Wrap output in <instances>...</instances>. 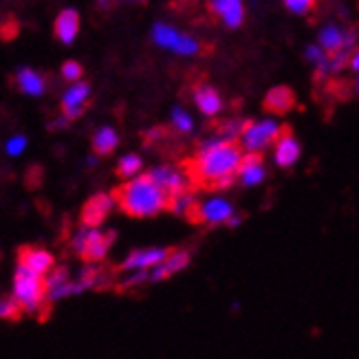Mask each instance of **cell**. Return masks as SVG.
Returning a JSON list of instances; mask_svg holds the SVG:
<instances>
[{
	"label": "cell",
	"instance_id": "6da1fadb",
	"mask_svg": "<svg viewBox=\"0 0 359 359\" xmlns=\"http://www.w3.org/2000/svg\"><path fill=\"white\" fill-rule=\"evenodd\" d=\"M243 161V150L236 142L223 139L221 135L205 139L196 157L187 165L192 181L203 187H214V190H225L236 181L238 165Z\"/></svg>",
	"mask_w": 359,
	"mask_h": 359
},
{
	"label": "cell",
	"instance_id": "7a4b0ae2",
	"mask_svg": "<svg viewBox=\"0 0 359 359\" xmlns=\"http://www.w3.org/2000/svg\"><path fill=\"white\" fill-rule=\"evenodd\" d=\"M115 203L128 216L148 218L168 210L170 194L150 175L133 177L113 192Z\"/></svg>",
	"mask_w": 359,
	"mask_h": 359
},
{
	"label": "cell",
	"instance_id": "3957f363",
	"mask_svg": "<svg viewBox=\"0 0 359 359\" xmlns=\"http://www.w3.org/2000/svg\"><path fill=\"white\" fill-rule=\"evenodd\" d=\"M13 295L22 302L27 313H36L40 304L44 302V298L49 295L44 276L18 264V269H15V276H13Z\"/></svg>",
	"mask_w": 359,
	"mask_h": 359
},
{
	"label": "cell",
	"instance_id": "277c9868",
	"mask_svg": "<svg viewBox=\"0 0 359 359\" xmlns=\"http://www.w3.org/2000/svg\"><path fill=\"white\" fill-rule=\"evenodd\" d=\"M280 135H283V126L276 119H258V121H247L238 142L241 148H245L247 152H262L271 144H276Z\"/></svg>",
	"mask_w": 359,
	"mask_h": 359
},
{
	"label": "cell",
	"instance_id": "5b68a950",
	"mask_svg": "<svg viewBox=\"0 0 359 359\" xmlns=\"http://www.w3.org/2000/svg\"><path fill=\"white\" fill-rule=\"evenodd\" d=\"M113 241H115V231L104 233L97 227H86L75 233L73 249H75V254L84 258L86 262H97L106 256Z\"/></svg>",
	"mask_w": 359,
	"mask_h": 359
},
{
	"label": "cell",
	"instance_id": "8992f818",
	"mask_svg": "<svg viewBox=\"0 0 359 359\" xmlns=\"http://www.w3.org/2000/svg\"><path fill=\"white\" fill-rule=\"evenodd\" d=\"M152 40L154 44H159L161 49L175 51L177 55H196L201 51V44L192 36H185L165 22H157L152 27Z\"/></svg>",
	"mask_w": 359,
	"mask_h": 359
},
{
	"label": "cell",
	"instance_id": "52a82bcc",
	"mask_svg": "<svg viewBox=\"0 0 359 359\" xmlns=\"http://www.w3.org/2000/svg\"><path fill=\"white\" fill-rule=\"evenodd\" d=\"M231 216H233L231 203L223 196H214V198H208L205 203H198L192 214V221L205 223V225H227Z\"/></svg>",
	"mask_w": 359,
	"mask_h": 359
},
{
	"label": "cell",
	"instance_id": "ba28073f",
	"mask_svg": "<svg viewBox=\"0 0 359 359\" xmlns=\"http://www.w3.org/2000/svg\"><path fill=\"white\" fill-rule=\"evenodd\" d=\"M154 181H157L163 190L172 196V194H179V192H185L190 190V183H192V177L190 172H181V170L172 168V165H159L148 172Z\"/></svg>",
	"mask_w": 359,
	"mask_h": 359
},
{
	"label": "cell",
	"instance_id": "9c48e42d",
	"mask_svg": "<svg viewBox=\"0 0 359 359\" xmlns=\"http://www.w3.org/2000/svg\"><path fill=\"white\" fill-rule=\"evenodd\" d=\"M264 175H267V170H264L260 152H247V154H243V161H241L238 172H236L241 185H245V187L260 185L264 181Z\"/></svg>",
	"mask_w": 359,
	"mask_h": 359
},
{
	"label": "cell",
	"instance_id": "30bf717a",
	"mask_svg": "<svg viewBox=\"0 0 359 359\" xmlns=\"http://www.w3.org/2000/svg\"><path fill=\"white\" fill-rule=\"evenodd\" d=\"M88 97H90V86L86 82H75L67 90V95L62 97V113H65V117H69V119L82 117Z\"/></svg>",
	"mask_w": 359,
	"mask_h": 359
},
{
	"label": "cell",
	"instance_id": "8fae6325",
	"mask_svg": "<svg viewBox=\"0 0 359 359\" xmlns=\"http://www.w3.org/2000/svg\"><path fill=\"white\" fill-rule=\"evenodd\" d=\"M113 203H115V196H108V194H97L93 196L84 210H82V223L86 227H97L106 221V216L111 214L113 210Z\"/></svg>",
	"mask_w": 359,
	"mask_h": 359
},
{
	"label": "cell",
	"instance_id": "7c38bea8",
	"mask_svg": "<svg viewBox=\"0 0 359 359\" xmlns=\"http://www.w3.org/2000/svg\"><path fill=\"white\" fill-rule=\"evenodd\" d=\"M210 9L214 15H221V20L227 29H238L245 20L243 0H212Z\"/></svg>",
	"mask_w": 359,
	"mask_h": 359
},
{
	"label": "cell",
	"instance_id": "4fadbf2b",
	"mask_svg": "<svg viewBox=\"0 0 359 359\" xmlns=\"http://www.w3.org/2000/svg\"><path fill=\"white\" fill-rule=\"evenodd\" d=\"M168 249L163 247H154V249H142V252H133L126 260L121 262V269L135 271V269H152L157 267L159 262L168 258Z\"/></svg>",
	"mask_w": 359,
	"mask_h": 359
},
{
	"label": "cell",
	"instance_id": "5bb4252c",
	"mask_svg": "<svg viewBox=\"0 0 359 359\" xmlns=\"http://www.w3.org/2000/svg\"><path fill=\"white\" fill-rule=\"evenodd\" d=\"M18 264H22V267L44 276V273H49L53 269V256L49 252H44V249L25 245V247L18 249Z\"/></svg>",
	"mask_w": 359,
	"mask_h": 359
},
{
	"label": "cell",
	"instance_id": "9a60e30c",
	"mask_svg": "<svg viewBox=\"0 0 359 359\" xmlns=\"http://www.w3.org/2000/svg\"><path fill=\"white\" fill-rule=\"evenodd\" d=\"M300 144H298V139H295L291 133H283L278 137V142H276V150H273V159L280 168H289L293 165L295 161L300 159Z\"/></svg>",
	"mask_w": 359,
	"mask_h": 359
},
{
	"label": "cell",
	"instance_id": "2e32d148",
	"mask_svg": "<svg viewBox=\"0 0 359 359\" xmlns=\"http://www.w3.org/2000/svg\"><path fill=\"white\" fill-rule=\"evenodd\" d=\"M187 262H190V254H187V252H172V254H168V258L163 262H159L157 267L150 269V280H152V283L165 280V278H170L172 273L185 269Z\"/></svg>",
	"mask_w": 359,
	"mask_h": 359
},
{
	"label": "cell",
	"instance_id": "e0dca14e",
	"mask_svg": "<svg viewBox=\"0 0 359 359\" xmlns=\"http://www.w3.org/2000/svg\"><path fill=\"white\" fill-rule=\"evenodd\" d=\"M53 29H55V36H57L60 42L71 44L77 38V31H80V13H77L75 9L60 11Z\"/></svg>",
	"mask_w": 359,
	"mask_h": 359
},
{
	"label": "cell",
	"instance_id": "ac0fdd59",
	"mask_svg": "<svg viewBox=\"0 0 359 359\" xmlns=\"http://www.w3.org/2000/svg\"><path fill=\"white\" fill-rule=\"evenodd\" d=\"M194 104L196 108L203 113V115H208V117H216L218 113L223 111V100L221 95L208 84H203V86H196L194 90Z\"/></svg>",
	"mask_w": 359,
	"mask_h": 359
},
{
	"label": "cell",
	"instance_id": "d6986e66",
	"mask_svg": "<svg viewBox=\"0 0 359 359\" xmlns=\"http://www.w3.org/2000/svg\"><path fill=\"white\" fill-rule=\"evenodd\" d=\"M346 38H348V31L346 29H341L339 25H324L320 29V46L324 51H329V53H335V51H346L344 49V44H346ZM348 53V51H346ZM353 55V53H351Z\"/></svg>",
	"mask_w": 359,
	"mask_h": 359
},
{
	"label": "cell",
	"instance_id": "ffe728a7",
	"mask_svg": "<svg viewBox=\"0 0 359 359\" xmlns=\"http://www.w3.org/2000/svg\"><path fill=\"white\" fill-rule=\"evenodd\" d=\"M293 106H295L293 90L287 86H276L267 93V97H264V108H267L269 113H276V115L289 113Z\"/></svg>",
	"mask_w": 359,
	"mask_h": 359
},
{
	"label": "cell",
	"instance_id": "44dd1931",
	"mask_svg": "<svg viewBox=\"0 0 359 359\" xmlns=\"http://www.w3.org/2000/svg\"><path fill=\"white\" fill-rule=\"evenodd\" d=\"M196 196L190 192V190H185V192H179V194H172L170 196V203H168V210L172 212V214H179V216H187V218H192L194 210H196Z\"/></svg>",
	"mask_w": 359,
	"mask_h": 359
},
{
	"label": "cell",
	"instance_id": "7402d4cb",
	"mask_svg": "<svg viewBox=\"0 0 359 359\" xmlns=\"http://www.w3.org/2000/svg\"><path fill=\"white\" fill-rule=\"evenodd\" d=\"M119 144V137L113 128H100L95 135H93V150H95L97 154H102V157H106V154H111Z\"/></svg>",
	"mask_w": 359,
	"mask_h": 359
},
{
	"label": "cell",
	"instance_id": "603a6c76",
	"mask_svg": "<svg viewBox=\"0 0 359 359\" xmlns=\"http://www.w3.org/2000/svg\"><path fill=\"white\" fill-rule=\"evenodd\" d=\"M18 86L27 93V95H42L46 84H44V77L40 73H36L34 69H20Z\"/></svg>",
	"mask_w": 359,
	"mask_h": 359
},
{
	"label": "cell",
	"instance_id": "cb8c5ba5",
	"mask_svg": "<svg viewBox=\"0 0 359 359\" xmlns=\"http://www.w3.org/2000/svg\"><path fill=\"white\" fill-rule=\"evenodd\" d=\"M142 168H144V161L139 154H126V157H121L117 163V175L121 179H133L142 172Z\"/></svg>",
	"mask_w": 359,
	"mask_h": 359
},
{
	"label": "cell",
	"instance_id": "d4e9b609",
	"mask_svg": "<svg viewBox=\"0 0 359 359\" xmlns=\"http://www.w3.org/2000/svg\"><path fill=\"white\" fill-rule=\"evenodd\" d=\"M27 313L22 302L15 298V295H5V298H0V318L5 320H20V316Z\"/></svg>",
	"mask_w": 359,
	"mask_h": 359
},
{
	"label": "cell",
	"instance_id": "484cf974",
	"mask_svg": "<svg viewBox=\"0 0 359 359\" xmlns=\"http://www.w3.org/2000/svg\"><path fill=\"white\" fill-rule=\"evenodd\" d=\"M247 126L245 119H229V121H223L221 126H218V133L223 139H229V142H236V139H241L243 130Z\"/></svg>",
	"mask_w": 359,
	"mask_h": 359
},
{
	"label": "cell",
	"instance_id": "4316f807",
	"mask_svg": "<svg viewBox=\"0 0 359 359\" xmlns=\"http://www.w3.org/2000/svg\"><path fill=\"white\" fill-rule=\"evenodd\" d=\"M172 126L179 133H192L194 130V119L190 117V113H185L183 108H175L172 111Z\"/></svg>",
	"mask_w": 359,
	"mask_h": 359
},
{
	"label": "cell",
	"instance_id": "83f0119b",
	"mask_svg": "<svg viewBox=\"0 0 359 359\" xmlns=\"http://www.w3.org/2000/svg\"><path fill=\"white\" fill-rule=\"evenodd\" d=\"M287 9L295 15H306L311 9L316 7V0H283Z\"/></svg>",
	"mask_w": 359,
	"mask_h": 359
},
{
	"label": "cell",
	"instance_id": "f1b7e54d",
	"mask_svg": "<svg viewBox=\"0 0 359 359\" xmlns=\"http://www.w3.org/2000/svg\"><path fill=\"white\" fill-rule=\"evenodd\" d=\"M304 55H306V60L313 65L316 69L322 65V62L329 57V51H324L320 44H311V46H306V51H304Z\"/></svg>",
	"mask_w": 359,
	"mask_h": 359
},
{
	"label": "cell",
	"instance_id": "f546056e",
	"mask_svg": "<svg viewBox=\"0 0 359 359\" xmlns=\"http://www.w3.org/2000/svg\"><path fill=\"white\" fill-rule=\"evenodd\" d=\"M69 280V271H67V267H53L51 269V276L46 278V289H55V287H60V285H65Z\"/></svg>",
	"mask_w": 359,
	"mask_h": 359
},
{
	"label": "cell",
	"instance_id": "4dcf8cb0",
	"mask_svg": "<svg viewBox=\"0 0 359 359\" xmlns=\"http://www.w3.org/2000/svg\"><path fill=\"white\" fill-rule=\"evenodd\" d=\"M82 73H84V69L80 62L69 60V62H65V67H62V75H65V80H69V82H77L82 77Z\"/></svg>",
	"mask_w": 359,
	"mask_h": 359
},
{
	"label": "cell",
	"instance_id": "1f68e13d",
	"mask_svg": "<svg viewBox=\"0 0 359 359\" xmlns=\"http://www.w3.org/2000/svg\"><path fill=\"white\" fill-rule=\"evenodd\" d=\"M27 146V137H13L9 139V144H7V152L11 154V157H15V154H20Z\"/></svg>",
	"mask_w": 359,
	"mask_h": 359
},
{
	"label": "cell",
	"instance_id": "d6a6232c",
	"mask_svg": "<svg viewBox=\"0 0 359 359\" xmlns=\"http://www.w3.org/2000/svg\"><path fill=\"white\" fill-rule=\"evenodd\" d=\"M40 177H42V170L38 165L29 168V172H27V187H29V190H34V187L40 185Z\"/></svg>",
	"mask_w": 359,
	"mask_h": 359
},
{
	"label": "cell",
	"instance_id": "836d02e7",
	"mask_svg": "<svg viewBox=\"0 0 359 359\" xmlns=\"http://www.w3.org/2000/svg\"><path fill=\"white\" fill-rule=\"evenodd\" d=\"M348 67H351L353 71H357V73H359V49H355V51H353V55H351V60H348Z\"/></svg>",
	"mask_w": 359,
	"mask_h": 359
},
{
	"label": "cell",
	"instance_id": "e575fe53",
	"mask_svg": "<svg viewBox=\"0 0 359 359\" xmlns=\"http://www.w3.org/2000/svg\"><path fill=\"white\" fill-rule=\"evenodd\" d=\"M355 93L359 95V77H357V82H355Z\"/></svg>",
	"mask_w": 359,
	"mask_h": 359
}]
</instances>
